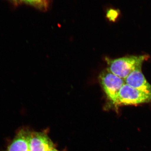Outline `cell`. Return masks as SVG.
<instances>
[{
	"mask_svg": "<svg viewBox=\"0 0 151 151\" xmlns=\"http://www.w3.org/2000/svg\"><path fill=\"white\" fill-rule=\"evenodd\" d=\"M150 103L151 93L134 89L125 84L119 91L116 106L138 105Z\"/></svg>",
	"mask_w": 151,
	"mask_h": 151,
	"instance_id": "3957f363",
	"label": "cell"
},
{
	"mask_svg": "<svg viewBox=\"0 0 151 151\" xmlns=\"http://www.w3.org/2000/svg\"><path fill=\"white\" fill-rule=\"evenodd\" d=\"M125 84L134 89L151 93V85L143 74L142 68L134 70L125 78Z\"/></svg>",
	"mask_w": 151,
	"mask_h": 151,
	"instance_id": "277c9868",
	"label": "cell"
},
{
	"mask_svg": "<svg viewBox=\"0 0 151 151\" xmlns=\"http://www.w3.org/2000/svg\"><path fill=\"white\" fill-rule=\"evenodd\" d=\"M26 3L38 7L45 8L46 5L47 0H22Z\"/></svg>",
	"mask_w": 151,
	"mask_h": 151,
	"instance_id": "52a82bcc",
	"label": "cell"
},
{
	"mask_svg": "<svg viewBox=\"0 0 151 151\" xmlns=\"http://www.w3.org/2000/svg\"><path fill=\"white\" fill-rule=\"evenodd\" d=\"M31 132L23 130L20 131L8 147L7 151H29Z\"/></svg>",
	"mask_w": 151,
	"mask_h": 151,
	"instance_id": "8992f818",
	"label": "cell"
},
{
	"mask_svg": "<svg viewBox=\"0 0 151 151\" xmlns=\"http://www.w3.org/2000/svg\"><path fill=\"white\" fill-rule=\"evenodd\" d=\"M148 55H131L112 59L106 58L107 69L125 80L130 73L137 68L142 67L144 61L147 60Z\"/></svg>",
	"mask_w": 151,
	"mask_h": 151,
	"instance_id": "6da1fadb",
	"label": "cell"
},
{
	"mask_svg": "<svg viewBox=\"0 0 151 151\" xmlns=\"http://www.w3.org/2000/svg\"><path fill=\"white\" fill-rule=\"evenodd\" d=\"M54 145L46 134L42 132H32L29 144V151H48Z\"/></svg>",
	"mask_w": 151,
	"mask_h": 151,
	"instance_id": "5b68a950",
	"label": "cell"
},
{
	"mask_svg": "<svg viewBox=\"0 0 151 151\" xmlns=\"http://www.w3.org/2000/svg\"><path fill=\"white\" fill-rule=\"evenodd\" d=\"M59 151L57 150L55 148H53L51 150H50L49 151Z\"/></svg>",
	"mask_w": 151,
	"mask_h": 151,
	"instance_id": "ba28073f",
	"label": "cell"
},
{
	"mask_svg": "<svg viewBox=\"0 0 151 151\" xmlns=\"http://www.w3.org/2000/svg\"><path fill=\"white\" fill-rule=\"evenodd\" d=\"M99 80L108 100L116 106L118 94L122 86L125 84V80L107 69L100 73Z\"/></svg>",
	"mask_w": 151,
	"mask_h": 151,
	"instance_id": "7a4b0ae2",
	"label": "cell"
},
{
	"mask_svg": "<svg viewBox=\"0 0 151 151\" xmlns=\"http://www.w3.org/2000/svg\"><path fill=\"white\" fill-rule=\"evenodd\" d=\"M12 1H13L14 2H16L17 1V0H12Z\"/></svg>",
	"mask_w": 151,
	"mask_h": 151,
	"instance_id": "9c48e42d",
	"label": "cell"
}]
</instances>
